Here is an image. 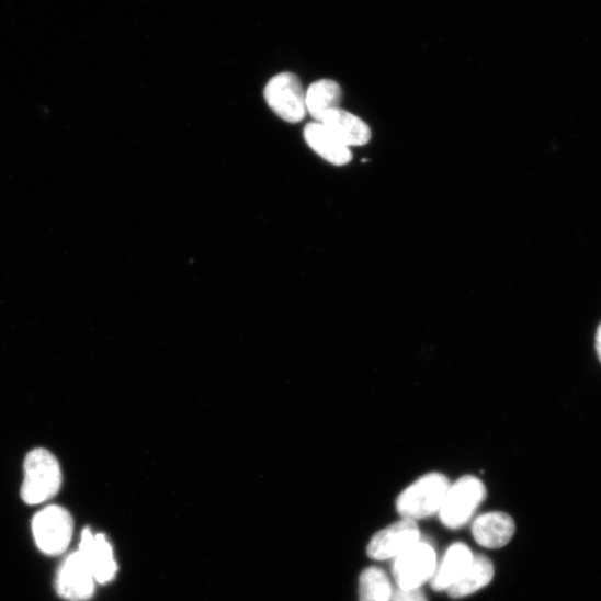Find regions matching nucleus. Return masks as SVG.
I'll use <instances>...</instances> for the list:
<instances>
[{"label": "nucleus", "instance_id": "obj_1", "mask_svg": "<svg viewBox=\"0 0 601 601\" xmlns=\"http://www.w3.org/2000/svg\"><path fill=\"white\" fill-rule=\"evenodd\" d=\"M21 496L27 504H38L54 498L61 487V470L56 457L46 449H34L24 463Z\"/></svg>", "mask_w": 601, "mask_h": 601}, {"label": "nucleus", "instance_id": "obj_2", "mask_svg": "<svg viewBox=\"0 0 601 601\" xmlns=\"http://www.w3.org/2000/svg\"><path fill=\"white\" fill-rule=\"evenodd\" d=\"M487 497L484 483L475 476H465L450 484L439 511L441 522L449 530H461L474 517Z\"/></svg>", "mask_w": 601, "mask_h": 601}, {"label": "nucleus", "instance_id": "obj_3", "mask_svg": "<svg viewBox=\"0 0 601 601\" xmlns=\"http://www.w3.org/2000/svg\"><path fill=\"white\" fill-rule=\"evenodd\" d=\"M449 479L439 473H430L405 489L397 500V510L402 519L417 521L439 513Z\"/></svg>", "mask_w": 601, "mask_h": 601}, {"label": "nucleus", "instance_id": "obj_4", "mask_svg": "<svg viewBox=\"0 0 601 601\" xmlns=\"http://www.w3.org/2000/svg\"><path fill=\"white\" fill-rule=\"evenodd\" d=\"M32 529L39 551L49 556H58L69 547L73 520L65 508L52 504L35 514Z\"/></svg>", "mask_w": 601, "mask_h": 601}, {"label": "nucleus", "instance_id": "obj_5", "mask_svg": "<svg viewBox=\"0 0 601 601\" xmlns=\"http://www.w3.org/2000/svg\"><path fill=\"white\" fill-rule=\"evenodd\" d=\"M264 98L269 107L285 122L298 123L306 117V92L292 72L275 75L265 87Z\"/></svg>", "mask_w": 601, "mask_h": 601}, {"label": "nucleus", "instance_id": "obj_6", "mask_svg": "<svg viewBox=\"0 0 601 601\" xmlns=\"http://www.w3.org/2000/svg\"><path fill=\"white\" fill-rule=\"evenodd\" d=\"M435 569V552L429 543L421 540L395 559L393 574L398 587L413 589L431 581Z\"/></svg>", "mask_w": 601, "mask_h": 601}, {"label": "nucleus", "instance_id": "obj_7", "mask_svg": "<svg viewBox=\"0 0 601 601\" xmlns=\"http://www.w3.org/2000/svg\"><path fill=\"white\" fill-rule=\"evenodd\" d=\"M421 542L416 521L401 519L375 534L367 546V556L374 560L397 558Z\"/></svg>", "mask_w": 601, "mask_h": 601}, {"label": "nucleus", "instance_id": "obj_8", "mask_svg": "<svg viewBox=\"0 0 601 601\" xmlns=\"http://www.w3.org/2000/svg\"><path fill=\"white\" fill-rule=\"evenodd\" d=\"M56 590L68 601H88L94 596L95 578L79 551L69 555L60 565Z\"/></svg>", "mask_w": 601, "mask_h": 601}, {"label": "nucleus", "instance_id": "obj_9", "mask_svg": "<svg viewBox=\"0 0 601 601\" xmlns=\"http://www.w3.org/2000/svg\"><path fill=\"white\" fill-rule=\"evenodd\" d=\"M80 554L89 565L95 581L105 585L113 581L118 571L111 543L103 534L94 535L86 529L79 548Z\"/></svg>", "mask_w": 601, "mask_h": 601}, {"label": "nucleus", "instance_id": "obj_10", "mask_svg": "<svg viewBox=\"0 0 601 601\" xmlns=\"http://www.w3.org/2000/svg\"><path fill=\"white\" fill-rule=\"evenodd\" d=\"M515 532L513 519L504 512H487L479 515L473 524L476 542L486 548H502L512 540Z\"/></svg>", "mask_w": 601, "mask_h": 601}, {"label": "nucleus", "instance_id": "obj_11", "mask_svg": "<svg viewBox=\"0 0 601 601\" xmlns=\"http://www.w3.org/2000/svg\"><path fill=\"white\" fill-rule=\"evenodd\" d=\"M474 560V554L468 546L458 543L451 546L436 565L431 579V587L435 591H444L453 587L467 571Z\"/></svg>", "mask_w": 601, "mask_h": 601}, {"label": "nucleus", "instance_id": "obj_12", "mask_svg": "<svg viewBox=\"0 0 601 601\" xmlns=\"http://www.w3.org/2000/svg\"><path fill=\"white\" fill-rule=\"evenodd\" d=\"M305 138L315 152L331 165L342 167L352 160L350 148L322 123L308 124L305 128Z\"/></svg>", "mask_w": 601, "mask_h": 601}, {"label": "nucleus", "instance_id": "obj_13", "mask_svg": "<svg viewBox=\"0 0 601 601\" xmlns=\"http://www.w3.org/2000/svg\"><path fill=\"white\" fill-rule=\"evenodd\" d=\"M321 123L349 148L350 146L365 145L371 139L368 125L358 116L341 109L328 114Z\"/></svg>", "mask_w": 601, "mask_h": 601}, {"label": "nucleus", "instance_id": "obj_14", "mask_svg": "<svg viewBox=\"0 0 601 601\" xmlns=\"http://www.w3.org/2000/svg\"><path fill=\"white\" fill-rule=\"evenodd\" d=\"M342 100L340 86L332 80H320L306 92L307 112L318 122L331 112L339 110Z\"/></svg>", "mask_w": 601, "mask_h": 601}, {"label": "nucleus", "instance_id": "obj_15", "mask_svg": "<svg viewBox=\"0 0 601 601\" xmlns=\"http://www.w3.org/2000/svg\"><path fill=\"white\" fill-rule=\"evenodd\" d=\"M495 575L491 560L484 555H474V560L464 576L446 591L451 598L468 597L488 586Z\"/></svg>", "mask_w": 601, "mask_h": 601}, {"label": "nucleus", "instance_id": "obj_16", "mask_svg": "<svg viewBox=\"0 0 601 601\" xmlns=\"http://www.w3.org/2000/svg\"><path fill=\"white\" fill-rule=\"evenodd\" d=\"M393 589L388 576L381 568H366L360 576V601H390Z\"/></svg>", "mask_w": 601, "mask_h": 601}, {"label": "nucleus", "instance_id": "obj_17", "mask_svg": "<svg viewBox=\"0 0 601 601\" xmlns=\"http://www.w3.org/2000/svg\"><path fill=\"white\" fill-rule=\"evenodd\" d=\"M390 601H428L421 588L404 589L396 587L393 589Z\"/></svg>", "mask_w": 601, "mask_h": 601}, {"label": "nucleus", "instance_id": "obj_18", "mask_svg": "<svg viewBox=\"0 0 601 601\" xmlns=\"http://www.w3.org/2000/svg\"><path fill=\"white\" fill-rule=\"evenodd\" d=\"M596 349H597V354H598V358L601 362V324L597 330V336H596Z\"/></svg>", "mask_w": 601, "mask_h": 601}]
</instances>
